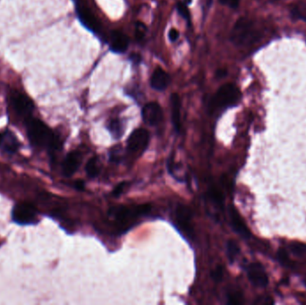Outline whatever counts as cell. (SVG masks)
Listing matches in <instances>:
<instances>
[{
	"label": "cell",
	"mask_w": 306,
	"mask_h": 305,
	"mask_svg": "<svg viewBox=\"0 0 306 305\" xmlns=\"http://www.w3.org/2000/svg\"><path fill=\"white\" fill-rule=\"evenodd\" d=\"M109 130L115 138H120L123 134V124L119 119H113L110 122Z\"/></svg>",
	"instance_id": "cell-20"
},
{
	"label": "cell",
	"mask_w": 306,
	"mask_h": 305,
	"mask_svg": "<svg viewBox=\"0 0 306 305\" xmlns=\"http://www.w3.org/2000/svg\"><path fill=\"white\" fill-rule=\"evenodd\" d=\"M82 157L78 151H71L65 157L63 162L62 169L64 177H71L77 171L81 164Z\"/></svg>",
	"instance_id": "cell-16"
},
{
	"label": "cell",
	"mask_w": 306,
	"mask_h": 305,
	"mask_svg": "<svg viewBox=\"0 0 306 305\" xmlns=\"http://www.w3.org/2000/svg\"><path fill=\"white\" fill-rule=\"evenodd\" d=\"M147 27L142 22H137L135 24V40L138 43H142L146 37Z\"/></svg>",
	"instance_id": "cell-22"
},
{
	"label": "cell",
	"mask_w": 306,
	"mask_h": 305,
	"mask_svg": "<svg viewBox=\"0 0 306 305\" xmlns=\"http://www.w3.org/2000/svg\"><path fill=\"white\" fill-rule=\"evenodd\" d=\"M222 5H228L231 8H237L239 5V0H220Z\"/></svg>",
	"instance_id": "cell-28"
},
{
	"label": "cell",
	"mask_w": 306,
	"mask_h": 305,
	"mask_svg": "<svg viewBox=\"0 0 306 305\" xmlns=\"http://www.w3.org/2000/svg\"><path fill=\"white\" fill-rule=\"evenodd\" d=\"M239 252H240V248L236 242L230 240L227 243V254L231 263H233L234 260H236Z\"/></svg>",
	"instance_id": "cell-21"
},
{
	"label": "cell",
	"mask_w": 306,
	"mask_h": 305,
	"mask_svg": "<svg viewBox=\"0 0 306 305\" xmlns=\"http://www.w3.org/2000/svg\"><path fill=\"white\" fill-rule=\"evenodd\" d=\"M241 97V91L237 85L234 83H226L210 99L209 109L211 112H214L235 107L239 103Z\"/></svg>",
	"instance_id": "cell-3"
},
{
	"label": "cell",
	"mask_w": 306,
	"mask_h": 305,
	"mask_svg": "<svg viewBox=\"0 0 306 305\" xmlns=\"http://www.w3.org/2000/svg\"><path fill=\"white\" fill-rule=\"evenodd\" d=\"M183 1L186 5H190L192 3V0H183Z\"/></svg>",
	"instance_id": "cell-33"
},
{
	"label": "cell",
	"mask_w": 306,
	"mask_h": 305,
	"mask_svg": "<svg viewBox=\"0 0 306 305\" xmlns=\"http://www.w3.org/2000/svg\"><path fill=\"white\" fill-rule=\"evenodd\" d=\"M11 101L14 110L20 117H23L25 119L32 117L34 105L29 97L18 91H14L11 96Z\"/></svg>",
	"instance_id": "cell-7"
},
{
	"label": "cell",
	"mask_w": 306,
	"mask_h": 305,
	"mask_svg": "<svg viewBox=\"0 0 306 305\" xmlns=\"http://www.w3.org/2000/svg\"><path fill=\"white\" fill-rule=\"evenodd\" d=\"M229 303L231 304V305H238V304H240V301H239V298H238V296H229Z\"/></svg>",
	"instance_id": "cell-30"
},
{
	"label": "cell",
	"mask_w": 306,
	"mask_h": 305,
	"mask_svg": "<svg viewBox=\"0 0 306 305\" xmlns=\"http://www.w3.org/2000/svg\"><path fill=\"white\" fill-rule=\"evenodd\" d=\"M28 138L34 146L44 147L51 150L60 149V141L51 128L40 119L32 117L25 119Z\"/></svg>",
	"instance_id": "cell-1"
},
{
	"label": "cell",
	"mask_w": 306,
	"mask_h": 305,
	"mask_svg": "<svg viewBox=\"0 0 306 305\" xmlns=\"http://www.w3.org/2000/svg\"><path fill=\"white\" fill-rule=\"evenodd\" d=\"M217 76L218 78H223L227 75V71L224 70V69H221V70H218V72H217Z\"/></svg>",
	"instance_id": "cell-31"
},
{
	"label": "cell",
	"mask_w": 306,
	"mask_h": 305,
	"mask_svg": "<svg viewBox=\"0 0 306 305\" xmlns=\"http://www.w3.org/2000/svg\"><path fill=\"white\" fill-rule=\"evenodd\" d=\"M262 36V32L256 22L248 17H241L232 28L230 41L238 47H249L259 42Z\"/></svg>",
	"instance_id": "cell-2"
},
{
	"label": "cell",
	"mask_w": 306,
	"mask_h": 305,
	"mask_svg": "<svg viewBox=\"0 0 306 305\" xmlns=\"http://www.w3.org/2000/svg\"><path fill=\"white\" fill-rule=\"evenodd\" d=\"M75 187L78 190H82L83 187H84V183L82 180H78L75 182Z\"/></svg>",
	"instance_id": "cell-32"
},
{
	"label": "cell",
	"mask_w": 306,
	"mask_h": 305,
	"mask_svg": "<svg viewBox=\"0 0 306 305\" xmlns=\"http://www.w3.org/2000/svg\"><path fill=\"white\" fill-rule=\"evenodd\" d=\"M151 207L149 205H140L134 208L119 206L111 208L110 215L117 223L120 224L121 226H125L131 219H135L142 215L148 213Z\"/></svg>",
	"instance_id": "cell-4"
},
{
	"label": "cell",
	"mask_w": 306,
	"mask_h": 305,
	"mask_svg": "<svg viewBox=\"0 0 306 305\" xmlns=\"http://www.w3.org/2000/svg\"><path fill=\"white\" fill-rule=\"evenodd\" d=\"M246 272L250 282L253 286L257 287H267L269 278L262 265L258 262L251 263L247 266Z\"/></svg>",
	"instance_id": "cell-10"
},
{
	"label": "cell",
	"mask_w": 306,
	"mask_h": 305,
	"mask_svg": "<svg viewBox=\"0 0 306 305\" xmlns=\"http://www.w3.org/2000/svg\"><path fill=\"white\" fill-rule=\"evenodd\" d=\"M130 40L126 34L120 31H113L110 33V50L117 53V54H123L129 47Z\"/></svg>",
	"instance_id": "cell-12"
},
{
	"label": "cell",
	"mask_w": 306,
	"mask_h": 305,
	"mask_svg": "<svg viewBox=\"0 0 306 305\" xmlns=\"http://www.w3.org/2000/svg\"><path fill=\"white\" fill-rule=\"evenodd\" d=\"M149 141H150V134L147 130L143 128L136 129L128 138V150L133 153L142 152L146 150Z\"/></svg>",
	"instance_id": "cell-8"
},
{
	"label": "cell",
	"mask_w": 306,
	"mask_h": 305,
	"mask_svg": "<svg viewBox=\"0 0 306 305\" xmlns=\"http://www.w3.org/2000/svg\"><path fill=\"white\" fill-rule=\"evenodd\" d=\"M290 250L297 255H304L306 253V244L302 243H293L290 244Z\"/></svg>",
	"instance_id": "cell-23"
},
{
	"label": "cell",
	"mask_w": 306,
	"mask_h": 305,
	"mask_svg": "<svg viewBox=\"0 0 306 305\" xmlns=\"http://www.w3.org/2000/svg\"><path fill=\"white\" fill-rule=\"evenodd\" d=\"M75 12L78 19L84 27L96 35H101V23L90 7L84 5L82 1H78L75 2Z\"/></svg>",
	"instance_id": "cell-6"
},
{
	"label": "cell",
	"mask_w": 306,
	"mask_h": 305,
	"mask_svg": "<svg viewBox=\"0 0 306 305\" xmlns=\"http://www.w3.org/2000/svg\"></svg>",
	"instance_id": "cell-35"
},
{
	"label": "cell",
	"mask_w": 306,
	"mask_h": 305,
	"mask_svg": "<svg viewBox=\"0 0 306 305\" xmlns=\"http://www.w3.org/2000/svg\"><path fill=\"white\" fill-rule=\"evenodd\" d=\"M179 35H180V33H179V31L177 29H175V28L170 29V31L169 32V41H171V42H176V41L179 40Z\"/></svg>",
	"instance_id": "cell-25"
},
{
	"label": "cell",
	"mask_w": 306,
	"mask_h": 305,
	"mask_svg": "<svg viewBox=\"0 0 306 305\" xmlns=\"http://www.w3.org/2000/svg\"><path fill=\"white\" fill-rule=\"evenodd\" d=\"M176 219L181 230L188 237H191L193 234L192 226V214L187 207L179 205L176 210Z\"/></svg>",
	"instance_id": "cell-11"
},
{
	"label": "cell",
	"mask_w": 306,
	"mask_h": 305,
	"mask_svg": "<svg viewBox=\"0 0 306 305\" xmlns=\"http://www.w3.org/2000/svg\"><path fill=\"white\" fill-rule=\"evenodd\" d=\"M188 5H186L184 1H179L176 5V8L179 13V15L184 19L187 22L189 25H191L192 23V16H191V12L188 8Z\"/></svg>",
	"instance_id": "cell-19"
},
{
	"label": "cell",
	"mask_w": 306,
	"mask_h": 305,
	"mask_svg": "<svg viewBox=\"0 0 306 305\" xmlns=\"http://www.w3.org/2000/svg\"><path fill=\"white\" fill-rule=\"evenodd\" d=\"M278 258H279V261L281 263L288 266V263H289V259H288L287 250H284V249H279V251H278Z\"/></svg>",
	"instance_id": "cell-24"
},
{
	"label": "cell",
	"mask_w": 306,
	"mask_h": 305,
	"mask_svg": "<svg viewBox=\"0 0 306 305\" xmlns=\"http://www.w3.org/2000/svg\"><path fill=\"white\" fill-rule=\"evenodd\" d=\"M74 1H75V2H78V1H81V0H74Z\"/></svg>",
	"instance_id": "cell-34"
},
{
	"label": "cell",
	"mask_w": 306,
	"mask_h": 305,
	"mask_svg": "<svg viewBox=\"0 0 306 305\" xmlns=\"http://www.w3.org/2000/svg\"><path fill=\"white\" fill-rule=\"evenodd\" d=\"M142 118L144 123L155 126L163 119V110L157 102H150L142 108Z\"/></svg>",
	"instance_id": "cell-9"
},
{
	"label": "cell",
	"mask_w": 306,
	"mask_h": 305,
	"mask_svg": "<svg viewBox=\"0 0 306 305\" xmlns=\"http://www.w3.org/2000/svg\"><path fill=\"white\" fill-rule=\"evenodd\" d=\"M12 219L19 225H35L38 221V210L31 203H18L13 209Z\"/></svg>",
	"instance_id": "cell-5"
},
{
	"label": "cell",
	"mask_w": 306,
	"mask_h": 305,
	"mask_svg": "<svg viewBox=\"0 0 306 305\" xmlns=\"http://www.w3.org/2000/svg\"><path fill=\"white\" fill-rule=\"evenodd\" d=\"M170 107L174 128L179 132L181 130V100L178 93H172L170 97Z\"/></svg>",
	"instance_id": "cell-17"
},
{
	"label": "cell",
	"mask_w": 306,
	"mask_h": 305,
	"mask_svg": "<svg viewBox=\"0 0 306 305\" xmlns=\"http://www.w3.org/2000/svg\"><path fill=\"white\" fill-rule=\"evenodd\" d=\"M129 60L134 65H139L142 62V56L139 53H132L129 57Z\"/></svg>",
	"instance_id": "cell-26"
},
{
	"label": "cell",
	"mask_w": 306,
	"mask_h": 305,
	"mask_svg": "<svg viewBox=\"0 0 306 305\" xmlns=\"http://www.w3.org/2000/svg\"><path fill=\"white\" fill-rule=\"evenodd\" d=\"M85 171L88 177L90 178H94L98 177V175L100 174V166L98 158L92 157V159L89 160L85 167Z\"/></svg>",
	"instance_id": "cell-18"
},
{
	"label": "cell",
	"mask_w": 306,
	"mask_h": 305,
	"mask_svg": "<svg viewBox=\"0 0 306 305\" xmlns=\"http://www.w3.org/2000/svg\"><path fill=\"white\" fill-rule=\"evenodd\" d=\"M171 78L169 73L160 66H157L151 74V87L155 91H163L169 87Z\"/></svg>",
	"instance_id": "cell-14"
},
{
	"label": "cell",
	"mask_w": 306,
	"mask_h": 305,
	"mask_svg": "<svg viewBox=\"0 0 306 305\" xmlns=\"http://www.w3.org/2000/svg\"><path fill=\"white\" fill-rule=\"evenodd\" d=\"M20 146L21 144L14 132L7 129L0 132V150L8 154H14Z\"/></svg>",
	"instance_id": "cell-13"
},
{
	"label": "cell",
	"mask_w": 306,
	"mask_h": 305,
	"mask_svg": "<svg viewBox=\"0 0 306 305\" xmlns=\"http://www.w3.org/2000/svg\"><path fill=\"white\" fill-rule=\"evenodd\" d=\"M126 186H127V183H119V185L115 188L114 191H113V195H120V194L125 190Z\"/></svg>",
	"instance_id": "cell-29"
},
{
	"label": "cell",
	"mask_w": 306,
	"mask_h": 305,
	"mask_svg": "<svg viewBox=\"0 0 306 305\" xmlns=\"http://www.w3.org/2000/svg\"><path fill=\"white\" fill-rule=\"evenodd\" d=\"M211 275H212V278H214L216 281H220L222 279V277H223V269L221 267H218L211 273Z\"/></svg>",
	"instance_id": "cell-27"
},
{
	"label": "cell",
	"mask_w": 306,
	"mask_h": 305,
	"mask_svg": "<svg viewBox=\"0 0 306 305\" xmlns=\"http://www.w3.org/2000/svg\"><path fill=\"white\" fill-rule=\"evenodd\" d=\"M229 218H230V223L233 228L234 230L240 235L241 237L248 239L251 237V232L247 228L246 225L244 222L240 214L238 213V210L234 208L233 206H230L229 210Z\"/></svg>",
	"instance_id": "cell-15"
}]
</instances>
